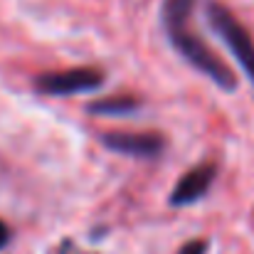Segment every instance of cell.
Wrapping results in <instances>:
<instances>
[{
    "mask_svg": "<svg viewBox=\"0 0 254 254\" xmlns=\"http://www.w3.org/2000/svg\"><path fill=\"white\" fill-rule=\"evenodd\" d=\"M170 45L180 52V57L185 62H190L197 72H202L207 79H212L215 84L225 91H232L237 89V79L232 74V69L205 45V40H200L188 25L183 27H175V30H166Z\"/></svg>",
    "mask_w": 254,
    "mask_h": 254,
    "instance_id": "6da1fadb",
    "label": "cell"
},
{
    "mask_svg": "<svg viewBox=\"0 0 254 254\" xmlns=\"http://www.w3.org/2000/svg\"><path fill=\"white\" fill-rule=\"evenodd\" d=\"M205 15H207V22L215 30V35L225 42V47L232 52L235 62L242 67V72L254 84V40L250 30L237 20V15L232 10H227L220 2H207Z\"/></svg>",
    "mask_w": 254,
    "mask_h": 254,
    "instance_id": "7a4b0ae2",
    "label": "cell"
},
{
    "mask_svg": "<svg viewBox=\"0 0 254 254\" xmlns=\"http://www.w3.org/2000/svg\"><path fill=\"white\" fill-rule=\"evenodd\" d=\"M104 84V72L96 67H74L64 72H45L35 79L40 94L47 96H72L82 91H96Z\"/></svg>",
    "mask_w": 254,
    "mask_h": 254,
    "instance_id": "3957f363",
    "label": "cell"
},
{
    "mask_svg": "<svg viewBox=\"0 0 254 254\" xmlns=\"http://www.w3.org/2000/svg\"><path fill=\"white\" fill-rule=\"evenodd\" d=\"M101 143L106 148H111L114 153L121 156H131V158H143V161H153L161 158L166 151V138L161 133L153 131H106L101 133Z\"/></svg>",
    "mask_w": 254,
    "mask_h": 254,
    "instance_id": "277c9868",
    "label": "cell"
},
{
    "mask_svg": "<svg viewBox=\"0 0 254 254\" xmlns=\"http://www.w3.org/2000/svg\"><path fill=\"white\" fill-rule=\"evenodd\" d=\"M212 183H215V166L202 163V166L190 168L175 183V188L170 192V205L185 207V205H192V202L202 200Z\"/></svg>",
    "mask_w": 254,
    "mask_h": 254,
    "instance_id": "5b68a950",
    "label": "cell"
},
{
    "mask_svg": "<svg viewBox=\"0 0 254 254\" xmlns=\"http://www.w3.org/2000/svg\"><path fill=\"white\" fill-rule=\"evenodd\" d=\"M141 109V101L133 96H109L89 104V111L96 116H128Z\"/></svg>",
    "mask_w": 254,
    "mask_h": 254,
    "instance_id": "8992f818",
    "label": "cell"
},
{
    "mask_svg": "<svg viewBox=\"0 0 254 254\" xmlns=\"http://www.w3.org/2000/svg\"><path fill=\"white\" fill-rule=\"evenodd\" d=\"M192 7H195V0H163V7H161L163 27L175 30V27L188 25V20L192 15Z\"/></svg>",
    "mask_w": 254,
    "mask_h": 254,
    "instance_id": "52a82bcc",
    "label": "cell"
},
{
    "mask_svg": "<svg viewBox=\"0 0 254 254\" xmlns=\"http://www.w3.org/2000/svg\"><path fill=\"white\" fill-rule=\"evenodd\" d=\"M178 254H207V242L205 240H192V242L183 245Z\"/></svg>",
    "mask_w": 254,
    "mask_h": 254,
    "instance_id": "ba28073f",
    "label": "cell"
},
{
    "mask_svg": "<svg viewBox=\"0 0 254 254\" xmlns=\"http://www.w3.org/2000/svg\"><path fill=\"white\" fill-rule=\"evenodd\" d=\"M7 242H10V230H7V225L0 220V250H2Z\"/></svg>",
    "mask_w": 254,
    "mask_h": 254,
    "instance_id": "9c48e42d",
    "label": "cell"
}]
</instances>
